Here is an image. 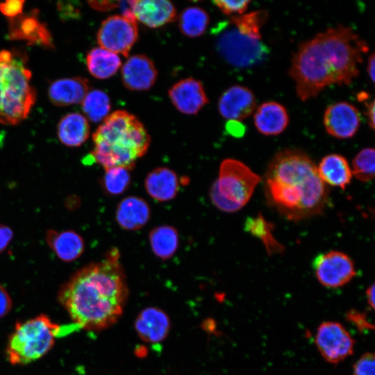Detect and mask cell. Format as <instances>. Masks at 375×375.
<instances>
[{
	"instance_id": "1",
	"label": "cell",
	"mask_w": 375,
	"mask_h": 375,
	"mask_svg": "<svg viewBox=\"0 0 375 375\" xmlns=\"http://www.w3.org/2000/svg\"><path fill=\"white\" fill-rule=\"evenodd\" d=\"M119 252L110 250L103 260L76 271L58 292V301L80 328L100 331L122 316L128 296Z\"/></svg>"
},
{
	"instance_id": "2",
	"label": "cell",
	"mask_w": 375,
	"mask_h": 375,
	"mask_svg": "<svg viewBox=\"0 0 375 375\" xmlns=\"http://www.w3.org/2000/svg\"><path fill=\"white\" fill-rule=\"evenodd\" d=\"M368 49L364 40L342 25L301 43L289 70L299 98L304 101L329 85L350 84L358 76L362 56Z\"/></svg>"
},
{
	"instance_id": "3",
	"label": "cell",
	"mask_w": 375,
	"mask_h": 375,
	"mask_svg": "<svg viewBox=\"0 0 375 375\" xmlns=\"http://www.w3.org/2000/svg\"><path fill=\"white\" fill-rule=\"evenodd\" d=\"M265 192L269 204L292 221L321 214L329 196L315 164L295 149L280 151L271 160L265 174Z\"/></svg>"
},
{
	"instance_id": "4",
	"label": "cell",
	"mask_w": 375,
	"mask_h": 375,
	"mask_svg": "<svg viewBox=\"0 0 375 375\" xmlns=\"http://www.w3.org/2000/svg\"><path fill=\"white\" fill-rule=\"evenodd\" d=\"M94 144L90 153L104 169L122 167L130 170L143 156L150 144V136L144 125L126 110L109 114L92 135Z\"/></svg>"
},
{
	"instance_id": "5",
	"label": "cell",
	"mask_w": 375,
	"mask_h": 375,
	"mask_svg": "<svg viewBox=\"0 0 375 375\" xmlns=\"http://www.w3.org/2000/svg\"><path fill=\"white\" fill-rule=\"evenodd\" d=\"M31 78V72L19 56L0 51L1 124L14 125L28 116L36 99Z\"/></svg>"
},
{
	"instance_id": "6",
	"label": "cell",
	"mask_w": 375,
	"mask_h": 375,
	"mask_svg": "<svg viewBox=\"0 0 375 375\" xmlns=\"http://www.w3.org/2000/svg\"><path fill=\"white\" fill-rule=\"evenodd\" d=\"M60 328L43 314L17 322L6 349L9 362L24 365L42 358L54 346Z\"/></svg>"
},
{
	"instance_id": "7",
	"label": "cell",
	"mask_w": 375,
	"mask_h": 375,
	"mask_svg": "<svg viewBox=\"0 0 375 375\" xmlns=\"http://www.w3.org/2000/svg\"><path fill=\"white\" fill-rule=\"evenodd\" d=\"M260 181V176L243 162L225 159L220 164L217 179L210 187V199L220 210L236 212L250 200Z\"/></svg>"
},
{
	"instance_id": "8",
	"label": "cell",
	"mask_w": 375,
	"mask_h": 375,
	"mask_svg": "<svg viewBox=\"0 0 375 375\" xmlns=\"http://www.w3.org/2000/svg\"><path fill=\"white\" fill-rule=\"evenodd\" d=\"M231 25L219 34L216 41L217 49L224 60L238 67H251L262 61L268 53L266 46L260 40L244 34Z\"/></svg>"
},
{
	"instance_id": "9",
	"label": "cell",
	"mask_w": 375,
	"mask_h": 375,
	"mask_svg": "<svg viewBox=\"0 0 375 375\" xmlns=\"http://www.w3.org/2000/svg\"><path fill=\"white\" fill-rule=\"evenodd\" d=\"M123 7L122 15L110 16L102 22L97 42L103 49L127 56L138 38V27L129 3Z\"/></svg>"
},
{
	"instance_id": "10",
	"label": "cell",
	"mask_w": 375,
	"mask_h": 375,
	"mask_svg": "<svg viewBox=\"0 0 375 375\" xmlns=\"http://www.w3.org/2000/svg\"><path fill=\"white\" fill-rule=\"evenodd\" d=\"M315 343L323 358L331 364H338L352 355L355 341L345 327L339 322H324L317 328Z\"/></svg>"
},
{
	"instance_id": "11",
	"label": "cell",
	"mask_w": 375,
	"mask_h": 375,
	"mask_svg": "<svg viewBox=\"0 0 375 375\" xmlns=\"http://www.w3.org/2000/svg\"><path fill=\"white\" fill-rule=\"evenodd\" d=\"M312 267L319 283L331 288L346 285L357 273L352 259L338 251L319 254L313 260Z\"/></svg>"
},
{
	"instance_id": "12",
	"label": "cell",
	"mask_w": 375,
	"mask_h": 375,
	"mask_svg": "<svg viewBox=\"0 0 375 375\" xmlns=\"http://www.w3.org/2000/svg\"><path fill=\"white\" fill-rule=\"evenodd\" d=\"M360 124L358 110L351 103L341 101L330 105L324 115L326 132L338 139L351 138L357 133Z\"/></svg>"
},
{
	"instance_id": "13",
	"label": "cell",
	"mask_w": 375,
	"mask_h": 375,
	"mask_svg": "<svg viewBox=\"0 0 375 375\" xmlns=\"http://www.w3.org/2000/svg\"><path fill=\"white\" fill-rule=\"evenodd\" d=\"M168 94L175 108L186 115L197 114L208 102L202 83L194 78L178 81L170 88Z\"/></svg>"
},
{
	"instance_id": "14",
	"label": "cell",
	"mask_w": 375,
	"mask_h": 375,
	"mask_svg": "<svg viewBox=\"0 0 375 375\" xmlns=\"http://www.w3.org/2000/svg\"><path fill=\"white\" fill-rule=\"evenodd\" d=\"M256 105V98L252 91L237 85L230 87L221 95L218 110L224 119L240 122L253 113Z\"/></svg>"
},
{
	"instance_id": "15",
	"label": "cell",
	"mask_w": 375,
	"mask_h": 375,
	"mask_svg": "<svg viewBox=\"0 0 375 375\" xmlns=\"http://www.w3.org/2000/svg\"><path fill=\"white\" fill-rule=\"evenodd\" d=\"M157 75L152 60L142 54L129 57L122 68V79L124 86L133 91L149 90L154 85Z\"/></svg>"
},
{
	"instance_id": "16",
	"label": "cell",
	"mask_w": 375,
	"mask_h": 375,
	"mask_svg": "<svg viewBox=\"0 0 375 375\" xmlns=\"http://www.w3.org/2000/svg\"><path fill=\"white\" fill-rule=\"evenodd\" d=\"M131 10L137 21L150 28H158L175 20L176 10L167 0L128 1Z\"/></svg>"
},
{
	"instance_id": "17",
	"label": "cell",
	"mask_w": 375,
	"mask_h": 375,
	"mask_svg": "<svg viewBox=\"0 0 375 375\" xmlns=\"http://www.w3.org/2000/svg\"><path fill=\"white\" fill-rule=\"evenodd\" d=\"M151 217L148 203L139 197L128 196L124 198L115 210V221L120 228L126 231H136L144 227Z\"/></svg>"
},
{
	"instance_id": "18",
	"label": "cell",
	"mask_w": 375,
	"mask_h": 375,
	"mask_svg": "<svg viewBox=\"0 0 375 375\" xmlns=\"http://www.w3.org/2000/svg\"><path fill=\"white\" fill-rule=\"evenodd\" d=\"M169 324L166 313L156 307L147 308L140 312L135 323L139 336L150 343L163 340L169 333Z\"/></svg>"
},
{
	"instance_id": "19",
	"label": "cell",
	"mask_w": 375,
	"mask_h": 375,
	"mask_svg": "<svg viewBox=\"0 0 375 375\" xmlns=\"http://www.w3.org/2000/svg\"><path fill=\"white\" fill-rule=\"evenodd\" d=\"M89 92L87 79L81 77L65 78L53 81L49 87L48 97L58 106L82 103Z\"/></svg>"
},
{
	"instance_id": "20",
	"label": "cell",
	"mask_w": 375,
	"mask_h": 375,
	"mask_svg": "<svg viewBox=\"0 0 375 375\" xmlns=\"http://www.w3.org/2000/svg\"><path fill=\"white\" fill-rule=\"evenodd\" d=\"M144 188L155 201H168L174 199L178 192V178L174 171L167 167H157L147 174Z\"/></svg>"
},
{
	"instance_id": "21",
	"label": "cell",
	"mask_w": 375,
	"mask_h": 375,
	"mask_svg": "<svg viewBox=\"0 0 375 375\" xmlns=\"http://www.w3.org/2000/svg\"><path fill=\"white\" fill-rule=\"evenodd\" d=\"M257 130L265 135H276L283 133L289 123V115L285 108L276 101L260 104L253 115Z\"/></svg>"
},
{
	"instance_id": "22",
	"label": "cell",
	"mask_w": 375,
	"mask_h": 375,
	"mask_svg": "<svg viewBox=\"0 0 375 375\" xmlns=\"http://www.w3.org/2000/svg\"><path fill=\"white\" fill-rule=\"evenodd\" d=\"M46 241L56 256L63 262L76 260L85 250L83 238L73 230L57 231L49 229L46 233Z\"/></svg>"
},
{
	"instance_id": "23",
	"label": "cell",
	"mask_w": 375,
	"mask_h": 375,
	"mask_svg": "<svg viewBox=\"0 0 375 375\" xmlns=\"http://www.w3.org/2000/svg\"><path fill=\"white\" fill-rule=\"evenodd\" d=\"M9 22L10 38L52 47L51 38L47 28L35 16L19 15L10 18Z\"/></svg>"
},
{
	"instance_id": "24",
	"label": "cell",
	"mask_w": 375,
	"mask_h": 375,
	"mask_svg": "<svg viewBox=\"0 0 375 375\" xmlns=\"http://www.w3.org/2000/svg\"><path fill=\"white\" fill-rule=\"evenodd\" d=\"M318 174L326 184L345 189L351 182L352 171L347 159L336 153L324 156L319 164Z\"/></svg>"
},
{
	"instance_id": "25",
	"label": "cell",
	"mask_w": 375,
	"mask_h": 375,
	"mask_svg": "<svg viewBox=\"0 0 375 375\" xmlns=\"http://www.w3.org/2000/svg\"><path fill=\"white\" fill-rule=\"evenodd\" d=\"M60 142L67 147L82 145L90 135V125L87 118L78 112L69 113L59 122L57 129Z\"/></svg>"
},
{
	"instance_id": "26",
	"label": "cell",
	"mask_w": 375,
	"mask_h": 375,
	"mask_svg": "<svg viewBox=\"0 0 375 375\" xmlns=\"http://www.w3.org/2000/svg\"><path fill=\"white\" fill-rule=\"evenodd\" d=\"M86 65L92 76L99 79H106L116 74L122 62L117 54L99 47L88 52Z\"/></svg>"
},
{
	"instance_id": "27",
	"label": "cell",
	"mask_w": 375,
	"mask_h": 375,
	"mask_svg": "<svg viewBox=\"0 0 375 375\" xmlns=\"http://www.w3.org/2000/svg\"><path fill=\"white\" fill-rule=\"evenodd\" d=\"M149 240L153 254L161 260L172 258L179 245L178 233L169 225H161L153 228L149 232Z\"/></svg>"
},
{
	"instance_id": "28",
	"label": "cell",
	"mask_w": 375,
	"mask_h": 375,
	"mask_svg": "<svg viewBox=\"0 0 375 375\" xmlns=\"http://www.w3.org/2000/svg\"><path fill=\"white\" fill-rule=\"evenodd\" d=\"M244 229L262 241L269 256L284 251V247L273 235L274 224L267 222L260 213L255 217H248Z\"/></svg>"
},
{
	"instance_id": "29",
	"label": "cell",
	"mask_w": 375,
	"mask_h": 375,
	"mask_svg": "<svg viewBox=\"0 0 375 375\" xmlns=\"http://www.w3.org/2000/svg\"><path fill=\"white\" fill-rule=\"evenodd\" d=\"M208 24V14L199 7L186 8L178 17V27L181 32L190 38H196L203 34Z\"/></svg>"
},
{
	"instance_id": "30",
	"label": "cell",
	"mask_w": 375,
	"mask_h": 375,
	"mask_svg": "<svg viewBox=\"0 0 375 375\" xmlns=\"http://www.w3.org/2000/svg\"><path fill=\"white\" fill-rule=\"evenodd\" d=\"M81 103L87 118L94 123L103 120L109 115L111 107L108 94L99 89L89 91Z\"/></svg>"
},
{
	"instance_id": "31",
	"label": "cell",
	"mask_w": 375,
	"mask_h": 375,
	"mask_svg": "<svg viewBox=\"0 0 375 375\" xmlns=\"http://www.w3.org/2000/svg\"><path fill=\"white\" fill-rule=\"evenodd\" d=\"M131 171L122 167L106 169L101 181L103 191L111 196L124 193L131 182Z\"/></svg>"
},
{
	"instance_id": "32",
	"label": "cell",
	"mask_w": 375,
	"mask_h": 375,
	"mask_svg": "<svg viewBox=\"0 0 375 375\" xmlns=\"http://www.w3.org/2000/svg\"><path fill=\"white\" fill-rule=\"evenodd\" d=\"M267 18L264 10H256L247 14L233 16L231 23L241 33L253 38L261 40L260 30Z\"/></svg>"
},
{
	"instance_id": "33",
	"label": "cell",
	"mask_w": 375,
	"mask_h": 375,
	"mask_svg": "<svg viewBox=\"0 0 375 375\" xmlns=\"http://www.w3.org/2000/svg\"><path fill=\"white\" fill-rule=\"evenodd\" d=\"M374 149L365 148L362 149L352 162V174L358 180L368 182L374 177Z\"/></svg>"
},
{
	"instance_id": "34",
	"label": "cell",
	"mask_w": 375,
	"mask_h": 375,
	"mask_svg": "<svg viewBox=\"0 0 375 375\" xmlns=\"http://www.w3.org/2000/svg\"><path fill=\"white\" fill-rule=\"evenodd\" d=\"M353 375H375V356L372 353L363 354L353 366Z\"/></svg>"
},
{
	"instance_id": "35",
	"label": "cell",
	"mask_w": 375,
	"mask_h": 375,
	"mask_svg": "<svg viewBox=\"0 0 375 375\" xmlns=\"http://www.w3.org/2000/svg\"><path fill=\"white\" fill-rule=\"evenodd\" d=\"M250 1H213V3L225 15H243L247 9Z\"/></svg>"
},
{
	"instance_id": "36",
	"label": "cell",
	"mask_w": 375,
	"mask_h": 375,
	"mask_svg": "<svg viewBox=\"0 0 375 375\" xmlns=\"http://www.w3.org/2000/svg\"><path fill=\"white\" fill-rule=\"evenodd\" d=\"M24 1L9 0L0 3V11L6 17H15L22 15Z\"/></svg>"
},
{
	"instance_id": "37",
	"label": "cell",
	"mask_w": 375,
	"mask_h": 375,
	"mask_svg": "<svg viewBox=\"0 0 375 375\" xmlns=\"http://www.w3.org/2000/svg\"><path fill=\"white\" fill-rule=\"evenodd\" d=\"M76 3L71 1L58 3V11L63 19L74 18L80 15V10Z\"/></svg>"
},
{
	"instance_id": "38",
	"label": "cell",
	"mask_w": 375,
	"mask_h": 375,
	"mask_svg": "<svg viewBox=\"0 0 375 375\" xmlns=\"http://www.w3.org/2000/svg\"><path fill=\"white\" fill-rule=\"evenodd\" d=\"M347 319L355 324L358 328L363 330L372 329L373 326L369 323L363 313L351 310L347 315Z\"/></svg>"
},
{
	"instance_id": "39",
	"label": "cell",
	"mask_w": 375,
	"mask_h": 375,
	"mask_svg": "<svg viewBox=\"0 0 375 375\" xmlns=\"http://www.w3.org/2000/svg\"><path fill=\"white\" fill-rule=\"evenodd\" d=\"M12 299L7 290L0 285V318L5 317L11 310Z\"/></svg>"
},
{
	"instance_id": "40",
	"label": "cell",
	"mask_w": 375,
	"mask_h": 375,
	"mask_svg": "<svg viewBox=\"0 0 375 375\" xmlns=\"http://www.w3.org/2000/svg\"><path fill=\"white\" fill-rule=\"evenodd\" d=\"M12 229L7 225L0 224V253L9 246L13 238Z\"/></svg>"
},
{
	"instance_id": "41",
	"label": "cell",
	"mask_w": 375,
	"mask_h": 375,
	"mask_svg": "<svg viewBox=\"0 0 375 375\" xmlns=\"http://www.w3.org/2000/svg\"><path fill=\"white\" fill-rule=\"evenodd\" d=\"M89 5L99 11H108L120 6L121 1H90Z\"/></svg>"
},
{
	"instance_id": "42",
	"label": "cell",
	"mask_w": 375,
	"mask_h": 375,
	"mask_svg": "<svg viewBox=\"0 0 375 375\" xmlns=\"http://www.w3.org/2000/svg\"><path fill=\"white\" fill-rule=\"evenodd\" d=\"M226 129L235 137H241L245 132V127L239 121H229L226 125Z\"/></svg>"
},
{
	"instance_id": "43",
	"label": "cell",
	"mask_w": 375,
	"mask_h": 375,
	"mask_svg": "<svg viewBox=\"0 0 375 375\" xmlns=\"http://www.w3.org/2000/svg\"><path fill=\"white\" fill-rule=\"evenodd\" d=\"M366 115L367 116L368 123L369 128L372 129L374 128V101L372 100L369 102H366Z\"/></svg>"
},
{
	"instance_id": "44",
	"label": "cell",
	"mask_w": 375,
	"mask_h": 375,
	"mask_svg": "<svg viewBox=\"0 0 375 375\" xmlns=\"http://www.w3.org/2000/svg\"><path fill=\"white\" fill-rule=\"evenodd\" d=\"M375 56L372 53L368 58L367 71L372 81L374 82Z\"/></svg>"
},
{
	"instance_id": "45",
	"label": "cell",
	"mask_w": 375,
	"mask_h": 375,
	"mask_svg": "<svg viewBox=\"0 0 375 375\" xmlns=\"http://www.w3.org/2000/svg\"><path fill=\"white\" fill-rule=\"evenodd\" d=\"M374 284H372L366 291L367 301L369 307L373 310L374 308Z\"/></svg>"
}]
</instances>
